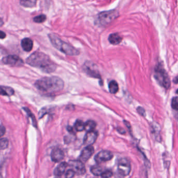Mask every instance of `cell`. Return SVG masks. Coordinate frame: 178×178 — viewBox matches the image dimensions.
<instances>
[{"label":"cell","instance_id":"obj_27","mask_svg":"<svg viewBox=\"0 0 178 178\" xmlns=\"http://www.w3.org/2000/svg\"><path fill=\"white\" fill-rule=\"evenodd\" d=\"M51 109H52V108L51 107H45L41 109L40 110L39 114V118H41L46 113H47L48 112L51 111Z\"/></svg>","mask_w":178,"mask_h":178},{"label":"cell","instance_id":"obj_13","mask_svg":"<svg viewBox=\"0 0 178 178\" xmlns=\"http://www.w3.org/2000/svg\"><path fill=\"white\" fill-rule=\"evenodd\" d=\"M64 157L63 151L59 148H55L51 153V159L55 162H59L62 161Z\"/></svg>","mask_w":178,"mask_h":178},{"label":"cell","instance_id":"obj_6","mask_svg":"<svg viewBox=\"0 0 178 178\" xmlns=\"http://www.w3.org/2000/svg\"><path fill=\"white\" fill-rule=\"evenodd\" d=\"M83 70L90 77L93 78H101L97 66L93 62H86L83 65Z\"/></svg>","mask_w":178,"mask_h":178},{"label":"cell","instance_id":"obj_15","mask_svg":"<svg viewBox=\"0 0 178 178\" xmlns=\"http://www.w3.org/2000/svg\"><path fill=\"white\" fill-rule=\"evenodd\" d=\"M69 164L65 162H62L60 163L58 167L55 169L54 171V175L56 176H62L64 173L66 172V169L67 168Z\"/></svg>","mask_w":178,"mask_h":178},{"label":"cell","instance_id":"obj_33","mask_svg":"<svg viewBox=\"0 0 178 178\" xmlns=\"http://www.w3.org/2000/svg\"><path fill=\"white\" fill-rule=\"evenodd\" d=\"M118 131L119 132V133H121V134H125L126 133V131L124 130L122 128H119L118 129Z\"/></svg>","mask_w":178,"mask_h":178},{"label":"cell","instance_id":"obj_31","mask_svg":"<svg viewBox=\"0 0 178 178\" xmlns=\"http://www.w3.org/2000/svg\"><path fill=\"white\" fill-rule=\"evenodd\" d=\"M5 133V128L3 126H1V136H2Z\"/></svg>","mask_w":178,"mask_h":178},{"label":"cell","instance_id":"obj_19","mask_svg":"<svg viewBox=\"0 0 178 178\" xmlns=\"http://www.w3.org/2000/svg\"><path fill=\"white\" fill-rule=\"evenodd\" d=\"M109 89L110 92L113 94H115L118 91V84L116 80H111V82L109 83Z\"/></svg>","mask_w":178,"mask_h":178},{"label":"cell","instance_id":"obj_8","mask_svg":"<svg viewBox=\"0 0 178 178\" xmlns=\"http://www.w3.org/2000/svg\"><path fill=\"white\" fill-rule=\"evenodd\" d=\"M131 164L126 158H122L119 160L118 165V170L120 175L126 176L131 172Z\"/></svg>","mask_w":178,"mask_h":178},{"label":"cell","instance_id":"obj_30","mask_svg":"<svg viewBox=\"0 0 178 178\" xmlns=\"http://www.w3.org/2000/svg\"><path fill=\"white\" fill-rule=\"evenodd\" d=\"M137 112L140 115H142L143 116H145V110L142 107H138L137 108Z\"/></svg>","mask_w":178,"mask_h":178},{"label":"cell","instance_id":"obj_34","mask_svg":"<svg viewBox=\"0 0 178 178\" xmlns=\"http://www.w3.org/2000/svg\"><path fill=\"white\" fill-rule=\"evenodd\" d=\"M124 123H125V125L127 126V128H129V129H131V126H130V124L129 122H127V121H124Z\"/></svg>","mask_w":178,"mask_h":178},{"label":"cell","instance_id":"obj_26","mask_svg":"<svg viewBox=\"0 0 178 178\" xmlns=\"http://www.w3.org/2000/svg\"><path fill=\"white\" fill-rule=\"evenodd\" d=\"M171 107L175 110L178 111V97H175L173 98L171 101Z\"/></svg>","mask_w":178,"mask_h":178},{"label":"cell","instance_id":"obj_20","mask_svg":"<svg viewBox=\"0 0 178 178\" xmlns=\"http://www.w3.org/2000/svg\"><path fill=\"white\" fill-rule=\"evenodd\" d=\"M96 126V123L93 120H88L85 123V130L86 132L94 131Z\"/></svg>","mask_w":178,"mask_h":178},{"label":"cell","instance_id":"obj_24","mask_svg":"<svg viewBox=\"0 0 178 178\" xmlns=\"http://www.w3.org/2000/svg\"><path fill=\"white\" fill-rule=\"evenodd\" d=\"M24 110L26 112L28 116H30L31 118L32 121H33V126L36 127L37 122L36 118H35L34 115H33V113H31V111L29 110V109L27 108H24Z\"/></svg>","mask_w":178,"mask_h":178},{"label":"cell","instance_id":"obj_12","mask_svg":"<svg viewBox=\"0 0 178 178\" xmlns=\"http://www.w3.org/2000/svg\"><path fill=\"white\" fill-rule=\"evenodd\" d=\"M98 137V133L94 131L87 132L84 138V145L89 146L93 145L96 142Z\"/></svg>","mask_w":178,"mask_h":178},{"label":"cell","instance_id":"obj_14","mask_svg":"<svg viewBox=\"0 0 178 178\" xmlns=\"http://www.w3.org/2000/svg\"><path fill=\"white\" fill-rule=\"evenodd\" d=\"M33 41L31 39L29 38H25L22 39L21 41V46L22 48L26 52H30L31 51L33 48Z\"/></svg>","mask_w":178,"mask_h":178},{"label":"cell","instance_id":"obj_3","mask_svg":"<svg viewBox=\"0 0 178 178\" xmlns=\"http://www.w3.org/2000/svg\"><path fill=\"white\" fill-rule=\"evenodd\" d=\"M48 37L53 47L64 54L69 55H78L80 54V51L77 49L70 44L64 42L56 36L49 34Z\"/></svg>","mask_w":178,"mask_h":178},{"label":"cell","instance_id":"obj_29","mask_svg":"<svg viewBox=\"0 0 178 178\" xmlns=\"http://www.w3.org/2000/svg\"><path fill=\"white\" fill-rule=\"evenodd\" d=\"M75 175V173L72 169H69L66 172V178H73Z\"/></svg>","mask_w":178,"mask_h":178},{"label":"cell","instance_id":"obj_36","mask_svg":"<svg viewBox=\"0 0 178 178\" xmlns=\"http://www.w3.org/2000/svg\"><path fill=\"white\" fill-rule=\"evenodd\" d=\"M176 94H178V90H177V91H176Z\"/></svg>","mask_w":178,"mask_h":178},{"label":"cell","instance_id":"obj_4","mask_svg":"<svg viewBox=\"0 0 178 178\" xmlns=\"http://www.w3.org/2000/svg\"><path fill=\"white\" fill-rule=\"evenodd\" d=\"M119 16V12L116 9L104 11L97 16L95 23L97 25L105 26L111 23Z\"/></svg>","mask_w":178,"mask_h":178},{"label":"cell","instance_id":"obj_32","mask_svg":"<svg viewBox=\"0 0 178 178\" xmlns=\"http://www.w3.org/2000/svg\"><path fill=\"white\" fill-rule=\"evenodd\" d=\"M6 35L5 33L3 32V31H1V34H0V37L1 39H4L5 38Z\"/></svg>","mask_w":178,"mask_h":178},{"label":"cell","instance_id":"obj_25","mask_svg":"<svg viewBox=\"0 0 178 178\" xmlns=\"http://www.w3.org/2000/svg\"><path fill=\"white\" fill-rule=\"evenodd\" d=\"M0 144H1V149L2 150L5 149L6 148H7L9 146V141L5 138H1Z\"/></svg>","mask_w":178,"mask_h":178},{"label":"cell","instance_id":"obj_9","mask_svg":"<svg viewBox=\"0 0 178 178\" xmlns=\"http://www.w3.org/2000/svg\"><path fill=\"white\" fill-rule=\"evenodd\" d=\"M69 166L73 169L77 175H84L86 173V168L84 162L80 160H71L69 162Z\"/></svg>","mask_w":178,"mask_h":178},{"label":"cell","instance_id":"obj_10","mask_svg":"<svg viewBox=\"0 0 178 178\" xmlns=\"http://www.w3.org/2000/svg\"><path fill=\"white\" fill-rule=\"evenodd\" d=\"M113 157L112 153L108 151H102L94 157V160L97 163L100 164L104 162H108L112 159Z\"/></svg>","mask_w":178,"mask_h":178},{"label":"cell","instance_id":"obj_22","mask_svg":"<svg viewBox=\"0 0 178 178\" xmlns=\"http://www.w3.org/2000/svg\"><path fill=\"white\" fill-rule=\"evenodd\" d=\"M74 128L76 131L82 132L85 130V123L82 120H77L75 123Z\"/></svg>","mask_w":178,"mask_h":178},{"label":"cell","instance_id":"obj_2","mask_svg":"<svg viewBox=\"0 0 178 178\" xmlns=\"http://www.w3.org/2000/svg\"><path fill=\"white\" fill-rule=\"evenodd\" d=\"M64 82L58 77H45L35 83L36 87L39 91L47 93H53L61 91L64 87Z\"/></svg>","mask_w":178,"mask_h":178},{"label":"cell","instance_id":"obj_5","mask_svg":"<svg viewBox=\"0 0 178 178\" xmlns=\"http://www.w3.org/2000/svg\"><path fill=\"white\" fill-rule=\"evenodd\" d=\"M155 77L158 83L164 87L168 89L170 86V80L168 75L162 65L157 66L155 69Z\"/></svg>","mask_w":178,"mask_h":178},{"label":"cell","instance_id":"obj_17","mask_svg":"<svg viewBox=\"0 0 178 178\" xmlns=\"http://www.w3.org/2000/svg\"><path fill=\"white\" fill-rule=\"evenodd\" d=\"M0 93L2 96H11L14 94V91L12 88L10 87L1 86Z\"/></svg>","mask_w":178,"mask_h":178},{"label":"cell","instance_id":"obj_7","mask_svg":"<svg viewBox=\"0 0 178 178\" xmlns=\"http://www.w3.org/2000/svg\"><path fill=\"white\" fill-rule=\"evenodd\" d=\"M3 63L13 66H21L24 64V61L16 55H9L2 59Z\"/></svg>","mask_w":178,"mask_h":178},{"label":"cell","instance_id":"obj_1","mask_svg":"<svg viewBox=\"0 0 178 178\" xmlns=\"http://www.w3.org/2000/svg\"><path fill=\"white\" fill-rule=\"evenodd\" d=\"M26 63L33 67H37L45 73L53 72L56 69V65L44 53L36 51L28 57Z\"/></svg>","mask_w":178,"mask_h":178},{"label":"cell","instance_id":"obj_21","mask_svg":"<svg viewBox=\"0 0 178 178\" xmlns=\"http://www.w3.org/2000/svg\"><path fill=\"white\" fill-rule=\"evenodd\" d=\"M102 168L99 166H94L91 168V172L95 176H100L103 172Z\"/></svg>","mask_w":178,"mask_h":178},{"label":"cell","instance_id":"obj_23","mask_svg":"<svg viewBox=\"0 0 178 178\" xmlns=\"http://www.w3.org/2000/svg\"><path fill=\"white\" fill-rule=\"evenodd\" d=\"M46 20H47V17L44 14L39 15L38 16H37L33 18L34 22L36 23H42L45 22Z\"/></svg>","mask_w":178,"mask_h":178},{"label":"cell","instance_id":"obj_28","mask_svg":"<svg viewBox=\"0 0 178 178\" xmlns=\"http://www.w3.org/2000/svg\"><path fill=\"white\" fill-rule=\"evenodd\" d=\"M113 173L111 170H107L105 171H104L102 173L101 176L102 178H110L112 176Z\"/></svg>","mask_w":178,"mask_h":178},{"label":"cell","instance_id":"obj_18","mask_svg":"<svg viewBox=\"0 0 178 178\" xmlns=\"http://www.w3.org/2000/svg\"><path fill=\"white\" fill-rule=\"evenodd\" d=\"M38 0H20V4L25 7L31 8L36 5Z\"/></svg>","mask_w":178,"mask_h":178},{"label":"cell","instance_id":"obj_35","mask_svg":"<svg viewBox=\"0 0 178 178\" xmlns=\"http://www.w3.org/2000/svg\"><path fill=\"white\" fill-rule=\"evenodd\" d=\"M173 82L175 83V84H178V77H176L174 78V80H173Z\"/></svg>","mask_w":178,"mask_h":178},{"label":"cell","instance_id":"obj_11","mask_svg":"<svg viewBox=\"0 0 178 178\" xmlns=\"http://www.w3.org/2000/svg\"><path fill=\"white\" fill-rule=\"evenodd\" d=\"M94 153V148L92 146H86V147L84 148L81 152L80 156V160L83 162H86L89 160Z\"/></svg>","mask_w":178,"mask_h":178},{"label":"cell","instance_id":"obj_16","mask_svg":"<svg viewBox=\"0 0 178 178\" xmlns=\"http://www.w3.org/2000/svg\"><path fill=\"white\" fill-rule=\"evenodd\" d=\"M108 40L110 44L113 45H117L122 41V38L118 33H113L109 35Z\"/></svg>","mask_w":178,"mask_h":178}]
</instances>
